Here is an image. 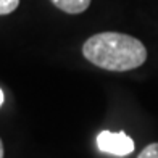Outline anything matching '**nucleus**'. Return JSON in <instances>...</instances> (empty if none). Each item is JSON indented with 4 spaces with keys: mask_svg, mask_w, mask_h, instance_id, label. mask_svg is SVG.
<instances>
[{
    "mask_svg": "<svg viewBox=\"0 0 158 158\" xmlns=\"http://www.w3.org/2000/svg\"><path fill=\"white\" fill-rule=\"evenodd\" d=\"M84 58L106 71H131L147 60V48L139 39L124 32L105 31L82 44Z\"/></svg>",
    "mask_w": 158,
    "mask_h": 158,
    "instance_id": "nucleus-1",
    "label": "nucleus"
},
{
    "mask_svg": "<svg viewBox=\"0 0 158 158\" xmlns=\"http://www.w3.org/2000/svg\"><path fill=\"white\" fill-rule=\"evenodd\" d=\"M97 145L105 153L116 155V156H126L134 152V140L123 131L111 132V131H102L97 135Z\"/></svg>",
    "mask_w": 158,
    "mask_h": 158,
    "instance_id": "nucleus-2",
    "label": "nucleus"
},
{
    "mask_svg": "<svg viewBox=\"0 0 158 158\" xmlns=\"http://www.w3.org/2000/svg\"><path fill=\"white\" fill-rule=\"evenodd\" d=\"M50 2L68 15H81L89 8L92 0H50Z\"/></svg>",
    "mask_w": 158,
    "mask_h": 158,
    "instance_id": "nucleus-3",
    "label": "nucleus"
},
{
    "mask_svg": "<svg viewBox=\"0 0 158 158\" xmlns=\"http://www.w3.org/2000/svg\"><path fill=\"white\" fill-rule=\"evenodd\" d=\"M19 5V0H0V16L10 15Z\"/></svg>",
    "mask_w": 158,
    "mask_h": 158,
    "instance_id": "nucleus-4",
    "label": "nucleus"
},
{
    "mask_svg": "<svg viewBox=\"0 0 158 158\" xmlns=\"http://www.w3.org/2000/svg\"><path fill=\"white\" fill-rule=\"evenodd\" d=\"M137 158H158V142L148 143V145L137 155Z\"/></svg>",
    "mask_w": 158,
    "mask_h": 158,
    "instance_id": "nucleus-5",
    "label": "nucleus"
},
{
    "mask_svg": "<svg viewBox=\"0 0 158 158\" xmlns=\"http://www.w3.org/2000/svg\"><path fill=\"white\" fill-rule=\"evenodd\" d=\"M5 156V148H3V142L2 139H0V158H3Z\"/></svg>",
    "mask_w": 158,
    "mask_h": 158,
    "instance_id": "nucleus-6",
    "label": "nucleus"
},
{
    "mask_svg": "<svg viewBox=\"0 0 158 158\" xmlns=\"http://www.w3.org/2000/svg\"><path fill=\"white\" fill-rule=\"evenodd\" d=\"M3 98H5V97H3V90H2V89H0V105H2V103H3Z\"/></svg>",
    "mask_w": 158,
    "mask_h": 158,
    "instance_id": "nucleus-7",
    "label": "nucleus"
}]
</instances>
